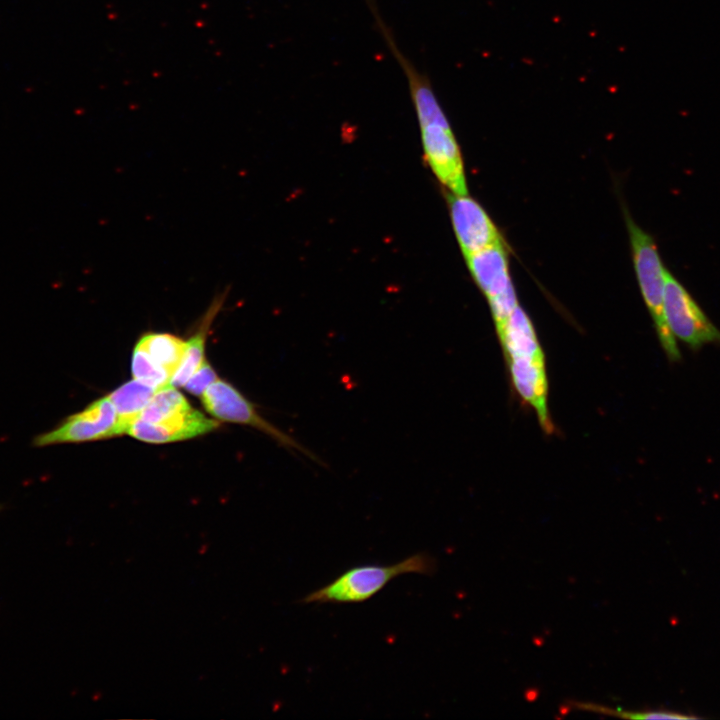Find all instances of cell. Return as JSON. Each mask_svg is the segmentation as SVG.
<instances>
[{"label":"cell","mask_w":720,"mask_h":720,"mask_svg":"<svg viewBox=\"0 0 720 720\" xmlns=\"http://www.w3.org/2000/svg\"><path fill=\"white\" fill-rule=\"evenodd\" d=\"M118 434V419L108 395L101 397L82 411L70 415L55 428L37 435L36 447L61 443H81L106 439Z\"/></svg>","instance_id":"8992f818"},{"label":"cell","mask_w":720,"mask_h":720,"mask_svg":"<svg viewBox=\"0 0 720 720\" xmlns=\"http://www.w3.org/2000/svg\"><path fill=\"white\" fill-rule=\"evenodd\" d=\"M435 559L426 552L415 553L393 565H361L348 569L329 584L300 600L304 604L361 603L380 592L396 577L416 573L431 575Z\"/></svg>","instance_id":"7a4b0ae2"},{"label":"cell","mask_w":720,"mask_h":720,"mask_svg":"<svg viewBox=\"0 0 720 720\" xmlns=\"http://www.w3.org/2000/svg\"><path fill=\"white\" fill-rule=\"evenodd\" d=\"M156 391L133 378L108 395L116 410L119 435L126 433L128 426L140 415Z\"/></svg>","instance_id":"7c38bea8"},{"label":"cell","mask_w":720,"mask_h":720,"mask_svg":"<svg viewBox=\"0 0 720 720\" xmlns=\"http://www.w3.org/2000/svg\"><path fill=\"white\" fill-rule=\"evenodd\" d=\"M469 271L487 300L513 287L503 240L465 256Z\"/></svg>","instance_id":"30bf717a"},{"label":"cell","mask_w":720,"mask_h":720,"mask_svg":"<svg viewBox=\"0 0 720 720\" xmlns=\"http://www.w3.org/2000/svg\"><path fill=\"white\" fill-rule=\"evenodd\" d=\"M580 707L586 710H591L593 712H601L606 713L609 715H615L620 716L624 718H632V719H693L695 716H689L680 714L674 711H667V710H649V711H641V712H629V711H622L619 709H611L602 707L595 704H580Z\"/></svg>","instance_id":"2e32d148"},{"label":"cell","mask_w":720,"mask_h":720,"mask_svg":"<svg viewBox=\"0 0 720 720\" xmlns=\"http://www.w3.org/2000/svg\"><path fill=\"white\" fill-rule=\"evenodd\" d=\"M418 122L424 156L434 175L450 193L467 195L460 148L446 116Z\"/></svg>","instance_id":"5b68a950"},{"label":"cell","mask_w":720,"mask_h":720,"mask_svg":"<svg viewBox=\"0 0 720 720\" xmlns=\"http://www.w3.org/2000/svg\"><path fill=\"white\" fill-rule=\"evenodd\" d=\"M217 379L218 377L216 372L205 359L183 387L187 392L196 396H201L208 386Z\"/></svg>","instance_id":"e0dca14e"},{"label":"cell","mask_w":720,"mask_h":720,"mask_svg":"<svg viewBox=\"0 0 720 720\" xmlns=\"http://www.w3.org/2000/svg\"><path fill=\"white\" fill-rule=\"evenodd\" d=\"M625 220L637 282L653 321L657 338L667 359L672 363L680 362L682 360L680 349L664 315L663 299L667 268L661 260L652 235L640 227L627 211Z\"/></svg>","instance_id":"6da1fadb"},{"label":"cell","mask_w":720,"mask_h":720,"mask_svg":"<svg viewBox=\"0 0 720 720\" xmlns=\"http://www.w3.org/2000/svg\"><path fill=\"white\" fill-rule=\"evenodd\" d=\"M136 344L171 378L183 359L187 345L186 341L175 335L155 332L142 335Z\"/></svg>","instance_id":"5bb4252c"},{"label":"cell","mask_w":720,"mask_h":720,"mask_svg":"<svg viewBox=\"0 0 720 720\" xmlns=\"http://www.w3.org/2000/svg\"><path fill=\"white\" fill-rule=\"evenodd\" d=\"M452 226L464 256L475 253L501 236L486 211L467 195H448Z\"/></svg>","instance_id":"52a82bcc"},{"label":"cell","mask_w":720,"mask_h":720,"mask_svg":"<svg viewBox=\"0 0 720 720\" xmlns=\"http://www.w3.org/2000/svg\"><path fill=\"white\" fill-rule=\"evenodd\" d=\"M221 299L215 301L209 307L197 332L186 341V349L178 369L173 374L170 385L183 387L192 374L200 367L204 358L205 342L211 323L220 310Z\"/></svg>","instance_id":"4fadbf2b"},{"label":"cell","mask_w":720,"mask_h":720,"mask_svg":"<svg viewBox=\"0 0 720 720\" xmlns=\"http://www.w3.org/2000/svg\"><path fill=\"white\" fill-rule=\"evenodd\" d=\"M200 397L205 410L213 417L222 421L252 426L275 439L280 445L290 450H296L313 461L321 463V460L313 452L263 418L257 412L254 404L228 382L217 379Z\"/></svg>","instance_id":"277c9868"},{"label":"cell","mask_w":720,"mask_h":720,"mask_svg":"<svg viewBox=\"0 0 720 720\" xmlns=\"http://www.w3.org/2000/svg\"><path fill=\"white\" fill-rule=\"evenodd\" d=\"M664 315L675 337L692 350L705 345L720 346V329L707 316L683 283L665 271Z\"/></svg>","instance_id":"3957f363"},{"label":"cell","mask_w":720,"mask_h":720,"mask_svg":"<svg viewBox=\"0 0 720 720\" xmlns=\"http://www.w3.org/2000/svg\"><path fill=\"white\" fill-rule=\"evenodd\" d=\"M505 359L544 356L534 326L518 305L503 328L497 332Z\"/></svg>","instance_id":"8fae6325"},{"label":"cell","mask_w":720,"mask_h":720,"mask_svg":"<svg viewBox=\"0 0 720 720\" xmlns=\"http://www.w3.org/2000/svg\"><path fill=\"white\" fill-rule=\"evenodd\" d=\"M131 370L134 379L157 390L170 384L171 376L156 365L138 344L135 345L133 350Z\"/></svg>","instance_id":"9a60e30c"},{"label":"cell","mask_w":720,"mask_h":720,"mask_svg":"<svg viewBox=\"0 0 720 720\" xmlns=\"http://www.w3.org/2000/svg\"><path fill=\"white\" fill-rule=\"evenodd\" d=\"M219 423L203 413L190 409L169 415L155 422L135 419L127 428L130 436L148 443H169L187 440L215 430Z\"/></svg>","instance_id":"ba28073f"},{"label":"cell","mask_w":720,"mask_h":720,"mask_svg":"<svg viewBox=\"0 0 720 720\" xmlns=\"http://www.w3.org/2000/svg\"><path fill=\"white\" fill-rule=\"evenodd\" d=\"M514 388L525 402L532 406L546 433L553 432L547 407L548 383L545 357H518L506 360Z\"/></svg>","instance_id":"9c48e42d"}]
</instances>
